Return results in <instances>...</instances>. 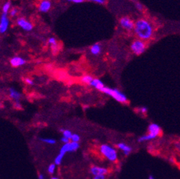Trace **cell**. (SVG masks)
I'll return each instance as SVG.
<instances>
[{"mask_svg":"<svg viewBox=\"0 0 180 179\" xmlns=\"http://www.w3.org/2000/svg\"><path fill=\"white\" fill-rule=\"evenodd\" d=\"M119 25L124 29L131 31L134 28V21L128 17H123L120 19Z\"/></svg>","mask_w":180,"mask_h":179,"instance_id":"8","label":"cell"},{"mask_svg":"<svg viewBox=\"0 0 180 179\" xmlns=\"http://www.w3.org/2000/svg\"><path fill=\"white\" fill-rule=\"evenodd\" d=\"M51 179H59V178L56 177V176H54V177H52V178H51Z\"/></svg>","mask_w":180,"mask_h":179,"instance_id":"37","label":"cell"},{"mask_svg":"<svg viewBox=\"0 0 180 179\" xmlns=\"http://www.w3.org/2000/svg\"><path fill=\"white\" fill-rule=\"evenodd\" d=\"M133 30L138 39L144 41L152 37L154 32L152 24L144 18H140L134 22Z\"/></svg>","mask_w":180,"mask_h":179,"instance_id":"1","label":"cell"},{"mask_svg":"<svg viewBox=\"0 0 180 179\" xmlns=\"http://www.w3.org/2000/svg\"><path fill=\"white\" fill-rule=\"evenodd\" d=\"M148 179H155V178H154L152 176H150L149 177Z\"/></svg>","mask_w":180,"mask_h":179,"instance_id":"36","label":"cell"},{"mask_svg":"<svg viewBox=\"0 0 180 179\" xmlns=\"http://www.w3.org/2000/svg\"><path fill=\"white\" fill-rule=\"evenodd\" d=\"M24 81H25V83H27V84L30 85V86H32V85H34L33 80H32L31 78H25Z\"/></svg>","mask_w":180,"mask_h":179,"instance_id":"27","label":"cell"},{"mask_svg":"<svg viewBox=\"0 0 180 179\" xmlns=\"http://www.w3.org/2000/svg\"><path fill=\"white\" fill-rule=\"evenodd\" d=\"M135 7H136V8L138 10H143V5H141V3H139V2H137V3L135 4Z\"/></svg>","mask_w":180,"mask_h":179,"instance_id":"31","label":"cell"},{"mask_svg":"<svg viewBox=\"0 0 180 179\" xmlns=\"http://www.w3.org/2000/svg\"><path fill=\"white\" fill-rule=\"evenodd\" d=\"M68 1L70 2H73V3L80 4V3H83L85 0H68Z\"/></svg>","mask_w":180,"mask_h":179,"instance_id":"29","label":"cell"},{"mask_svg":"<svg viewBox=\"0 0 180 179\" xmlns=\"http://www.w3.org/2000/svg\"><path fill=\"white\" fill-rule=\"evenodd\" d=\"M175 147L177 149V150H179V148H180V145H179V143H175Z\"/></svg>","mask_w":180,"mask_h":179,"instance_id":"34","label":"cell"},{"mask_svg":"<svg viewBox=\"0 0 180 179\" xmlns=\"http://www.w3.org/2000/svg\"><path fill=\"white\" fill-rule=\"evenodd\" d=\"M14 106H15V108L17 109H21V102H15V103H14Z\"/></svg>","mask_w":180,"mask_h":179,"instance_id":"30","label":"cell"},{"mask_svg":"<svg viewBox=\"0 0 180 179\" xmlns=\"http://www.w3.org/2000/svg\"><path fill=\"white\" fill-rule=\"evenodd\" d=\"M93 179H106V178H105V176H94Z\"/></svg>","mask_w":180,"mask_h":179,"instance_id":"33","label":"cell"},{"mask_svg":"<svg viewBox=\"0 0 180 179\" xmlns=\"http://www.w3.org/2000/svg\"><path fill=\"white\" fill-rule=\"evenodd\" d=\"M16 23L17 25H18L21 29L26 31V32H30V31H32V29H33V25H32V23L24 18H18Z\"/></svg>","mask_w":180,"mask_h":179,"instance_id":"7","label":"cell"},{"mask_svg":"<svg viewBox=\"0 0 180 179\" xmlns=\"http://www.w3.org/2000/svg\"><path fill=\"white\" fill-rule=\"evenodd\" d=\"M80 140H81V137H80V136L78 135V134H75V133L73 134L72 136H71L70 139V141L75 142V143H78V142L80 141Z\"/></svg>","mask_w":180,"mask_h":179,"instance_id":"24","label":"cell"},{"mask_svg":"<svg viewBox=\"0 0 180 179\" xmlns=\"http://www.w3.org/2000/svg\"><path fill=\"white\" fill-rule=\"evenodd\" d=\"M79 146H80L78 143L70 141L68 143L63 144V146L60 148L59 153H62L65 155L66 153H71V152L76 151L79 148Z\"/></svg>","mask_w":180,"mask_h":179,"instance_id":"5","label":"cell"},{"mask_svg":"<svg viewBox=\"0 0 180 179\" xmlns=\"http://www.w3.org/2000/svg\"><path fill=\"white\" fill-rule=\"evenodd\" d=\"M100 92L108 95V96H110L113 99H115L116 101L120 102V103H125V102H128V97H127L126 95L117 89L104 86Z\"/></svg>","mask_w":180,"mask_h":179,"instance_id":"3","label":"cell"},{"mask_svg":"<svg viewBox=\"0 0 180 179\" xmlns=\"http://www.w3.org/2000/svg\"><path fill=\"white\" fill-rule=\"evenodd\" d=\"M101 51H102L101 45L98 43L94 44L90 48V52H91V53L93 56H98V55H100L101 53Z\"/></svg>","mask_w":180,"mask_h":179,"instance_id":"16","label":"cell"},{"mask_svg":"<svg viewBox=\"0 0 180 179\" xmlns=\"http://www.w3.org/2000/svg\"><path fill=\"white\" fill-rule=\"evenodd\" d=\"M56 168H57V165H56L54 163H52V164H49L48 167V173L51 175L54 174V172H55L56 170Z\"/></svg>","mask_w":180,"mask_h":179,"instance_id":"23","label":"cell"},{"mask_svg":"<svg viewBox=\"0 0 180 179\" xmlns=\"http://www.w3.org/2000/svg\"><path fill=\"white\" fill-rule=\"evenodd\" d=\"M51 8V2L50 0H42L40 3L38 10L41 12H47Z\"/></svg>","mask_w":180,"mask_h":179,"instance_id":"12","label":"cell"},{"mask_svg":"<svg viewBox=\"0 0 180 179\" xmlns=\"http://www.w3.org/2000/svg\"><path fill=\"white\" fill-rule=\"evenodd\" d=\"M89 85L91 86H92V87L95 88L96 89H98V91H100L101 89L105 86V85L103 83L102 80H100V79L98 78H93V80L91 81Z\"/></svg>","mask_w":180,"mask_h":179,"instance_id":"15","label":"cell"},{"mask_svg":"<svg viewBox=\"0 0 180 179\" xmlns=\"http://www.w3.org/2000/svg\"><path fill=\"white\" fill-rule=\"evenodd\" d=\"M2 108V102H1V100H0V108Z\"/></svg>","mask_w":180,"mask_h":179,"instance_id":"38","label":"cell"},{"mask_svg":"<svg viewBox=\"0 0 180 179\" xmlns=\"http://www.w3.org/2000/svg\"><path fill=\"white\" fill-rule=\"evenodd\" d=\"M10 8L11 3L10 1H8V2H5L3 5V7H2V12H3L4 14H7V15H8V13L10 12Z\"/></svg>","mask_w":180,"mask_h":179,"instance_id":"20","label":"cell"},{"mask_svg":"<svg viewBox=\"0 0 180 179\" xmlns=\"http://www.w3.org/2000/svg\"><path fill=\"white\" fill-rule=\"evenodd\" d=\"M10 21L7 14L2 13L0 18V34H4L8 31Z\"/></svg>","mask_w":180,"mask_h":179,"instance_id":"9","label":"cell"},{"mask_svg":"<svg viewBox=\"0 0 180 179\" xmlns=\"http://www.w3.org/2000/svg\"><path fill=\"white\" fill-rule=\"evenodd\" d=\"M18 10L17 9V8H13V9H11L10 10L9 13H10V15L11 17H15V15L18 14Z\"/></svg>","mask_w":180,"mask_h":179,"instance_id":"25","label":"cell"},{"mask_svg":"<svg viewBox=\"0 0 180 179\" xmlns=\"http://www.w3.org/2000/svg\"><path fill=\"white\" fill-rule=\"evenodd\" d=\"M10 63L11 66L13 67H18L25 65L27 63V61L24 58L20 57V56H14L10 60Z\"/></svg>","mask_w":180,"mask_h":179,"instance_id":"11","label":"cell"},{"mask_svg":"<svg viewBox=\"0 0 180 179\" xmlns=\"http://www.w3.org/2000/svg\"><path fill=\"white\" fill-rule=\"evenodd\" d=\"M40 140L42 142H43V143L48 145H54L57 143L56 140H54V139L53 138H40Z\"/></svg>","mask_w":180,"mask_h":179,"instance_id":"21","label":"cell"},{"mask_svg":"<svg viewBox=\"0 0 180 179\" xmlns=\"http://www.w3.org/2000/svg\"><path fill=\"white\" fill-rule=\"evenodd\" d=\"M38 179H45V176L40 173V174H39V176H38Z\"/></svg>","mask_w":180,"mask_h":179,"instance_id":"35","label":"cell"},{"mask_svg":"<svg viewBox=\"0 0 180 179\" xmlns=\"http://www.w3.org/2000/svg\"><path fill=\"white\" fill-rule=\"evenodd\" d=\"M146 48H147V45H146L145 42L140 39H136L133 41L130 45V49L132 52L137 56H140L143 53H144Z\"/></svg>","mask_w":180,"mask_h":179,"instance_id":"4","label":"cell"},{"mask_svg":"<svg viewBox=\"0 0 180 179\" xmlns=\"http://www.w3.org/2000/svg\"><path fill=\"white\" fill-rule=\"evenodd\" d=\"M9 95L12 99H13L14 102H19L21 98V93L15 90L13 88H10L9 89Z\"/></svg>","mask_w":180,"mask_h":179,"instance_id":"14","label":"cell"},{"mask_svg":"<svg viewBox=\"0 0 180 179\" xmlns=\"http://www.w3.org/2000/svg\"><path fill=\"white\" fill-rule=\"evenodd\" d=\"M64 157H65V154L62 153H59L57 157H55V159H54V164L56 165H60V164H62V161H63Z\"/></svg>","mask_w":180,"mask_h":179,"instance_id":"18","label":"cell"},{"mask_svg":"<svg viewBox=\"0 0 180 179\" xmlns=\"http://www.w3.org/2000/svg\"><path fill=\"white\" fill-rule=\"evenodd\" d=\"M161 133H162V130H161V127L158 123H152L149 125L148 133H147V134L152 136L155 139L157 138L158 137H159L161 135Z\"/></svg>","mask_w":180,"mask_h":179,"instance_id":"6","label":"cell"},{"mask_svg":"<svg viewBox=\"0 0 180 179\" xmlns=\"http://www.w3.org/2000/svg\"><path fill=\"white\" fill-rule=\"evenodd\" d=\"M8 1H9V0H8Z\"/></svg>","mask_w":180,"mask_h":179,"instance_id":"39","label":"cell"},{"mask_svg":"<svg viewBox=\"0 0 180 179\" xmlns=\"http://www.w3.org/2000/svg\"><path fill=\"white\" fill-rule=\"evenodd\" d=\"M90 173L94 176H105L108 173V170L105 167H100V166H92L90 168Z\"/></svg>","mask_w":180,"mask_h":179,"instance_id":"10","label":"cell"},{"mask_svg":"<svg viewBox=\"0 0 180 179\" xmlns=\"http://www.w3.org/2000/svg\"><path fill=\"white\" fill-rule=\"evenodd\" d=\"M61 132H62L63 137H66V138L69 139V140L70 139L71 136H72V135H73L72 132H71L70 130H61Z\"/></svg>","mask_w":180,"mask_h":179,"instance_id":"22","label":"cell"},{"mask_svg":"<svg viewBox=\"0 0 180 179\" xmlns=\"http://www.w3.org/2000/svg\"><path fill=\"white\" fill-rule=\"evenodd\" d=\"M93 78H94L93 77L91 76V75H83V76L81 77V80L82 83H85V84L89 85L90 83H91V81L93 80Z\"/></svg>","mask_w":180,"mask_h":179,"instance_id":"19","label":"cell"},{"mask_svg":"<svg viewBox=\"0 0 180 179\" xmlns=\"http://www.w3.org/2000/svg\"><path fill=\"white\" fill-rule=\"evenodd\" d=\"M60 140H61V141H62V143H63V144H65V143H68V142L70 141V140L69 139L66 138V137H62V138L60 139Z\"/></svg>","mask_w":180,"mask_h":179,"instance_id":"32","label":"cell"},{"mask_svg":"<svg viewBox=\"0 0 180 179\" xmlns=\"http://www.w3.org/2000/svg\"><path fill=\"white\" fill-rule=\"evenodd\" d=\"M117 146V148L121 151L125 156H128L132 152V148L125 143H119Z\"/></svg>","mask_w":180,"mask_h":179,"instance_id":"13","label":"cell"},{"mask_svg":"<svg viewBox=\"0 0 180 179\" xmlns=\"http://www.w3.org/2000/svg\"><path fill=\"white\" fill-rule=\"evenodd\" d=\"M89 2H92L95 3L100 4V5H103L105 3V0H87Z\"/></svg>","mask_w":180,"mask_h":179,"instance_id":"26","label":"cell"},{"mask_svg":"<svg viewBox=\"0 0 180 179\" xmlns=\"http://www.w3.org/2000/svg\"><path fill=\"white\" fill-rule=\"evenodd\" d=\"M138 110H139L140 113H143V114H145V113H147V111H148V109L146 107H141L138 109Z\"/></svg>","mask_w":180,"mask_h":179,"instance_id":"28","label":"cell"},{"mask_svg":"<svg viewBox=\"0 0 180 179\" xmlns=\"http://www.w3.org/2000/svg\"><path fill=\"white\" fill-rule=\"evenodd\" d=\"M101 154L111 162H115L118 160V152L117 149L109 144H102L100 146Z\"/></svg>","mask_w":180,"mask_h":179,"instance_id":"2","label":"cell"},{"mask_svg":"<svg viewBox=\"0 0 180 179\" xmlns=\"http://www.w3.org/2000/svg\"><path fill=\"white\" fill-rule=\"evenodd\" d=\"M48 44L51 46V49L53 50V51H57V49H58V42H57V40L56 38L54 37H50L48 40Z\"/></svg>","mask_w":180,"mask_h":179,"instance_id":"17","label":"cell"}]
</instances>
